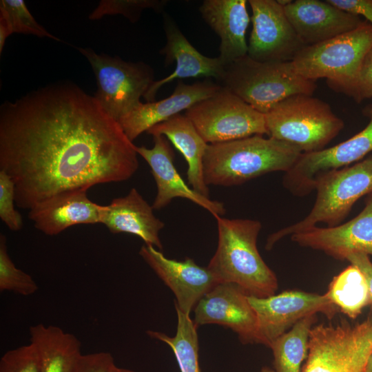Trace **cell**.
I'll return each instance as SVG.
<instances>
[{
	"instance_id": "1",
	"label": "cell",
	"mask_w": 372,
	"mask_h": 372,
	"mask_svg": "<svg viewBox=\"0 0 372 372\" xmlns=\"http://www.w3.org/2000/svg\"><path fill=\"white\" fill-rule=\"evenodd\" d=\"M138 168L135 145L94 96L69 82L0 107V170L25 209L62 192L125 181Z\"/></svg>"
},
{
	"instance_id": "2",
	"label": "cell",
	"mask_w": 372,
	"mask_h": 372,
	"mask_svg": "<svg viewBox=\"0 0 372 372\" xmlns=\"http://www.w3.org/2000/svg\"><path fill=\"white\" fill-rule=\"evenodd\" d=\"M218 245L207 267L220 283H232L248 296L275 294L278 280L257 247L262 225L256 220L215 217Z\"/></svg>"
},
{
	"instance_id": "3",
	"label": "cell",
	"mask_w": 372,
	"mask_h": 372,
	"mask_svg": "<svg viewBox=\"0 0 372 372\" xmlns=\"http://www.w3.org/2000/svg\"><path fill=\"white\" fill-rule=\"evenodd\" d=\"M302 152L282 141L254 135L208 144L203 160L207 186L230 187L273 172H287Z\"/></svg>"
},
{
	"instance_id": "4",
	"label": "cell",
	"mask_w": 372,
	"mask_h": 372,
	"mask_svg": "<svg viewBox=\"0 0 372 372\" xmlns=\"http://www.w3.org/2000/svg\"><path fill=\"white\" fill-rule=\"evenodd\" d=\"M218 83L263 114L292 95H313L316 88L315 81L300 76L291 61L260 62L248 55L225 65Z\"/></svg>"
},
{
	"instance_id": "5",
	"label": "cell",
	"mask_w": 372,
	"mask_h": 372,
	"mask_svg": "<svg viewBox=\"0 0 372 372\" xmlns=\"http://www.w3.org/2000/svg\"><path fill=\"white\" fill-rule=\"evenodd\" d=\"M372 48V24L366 20L349 32L304 47L291 61L306 79L325 78L336 92L351 96L362 61Z\"/></svg>"
},
{
	"instance_id": "6",
	"label": "cell",
	"mask_w": 372,
	"mask_h": 372,
	"mask_svg": "<svg viewBox=\"0 0 372 372\" xmlns=\"http://www.w3.org/2000/svg\"><path fill=\"white\" fill-rule=\"evenodd\" d=\"M269 137L298 149L302 153L325 148L344 128L342 118L325 101L313 95H292L265 114Z\"/></svg>"
},
{
	"instance_id": "7",
	"label": "cell",
	"mask_w": 372,
	"mask_h": 372,
	"mask_svg": "<svg viewBox=\"0 0 372 372\" xmlns=\"http://www.w3.org/2000/svg\"><path fill=\"white\" fill-rule=\"evenodd\" d=\"M315 190L316 201L309 214L299 222L271 234L267 240V249H271L282 238L318 223H324L327 227L341 224L358 200L372 194V156L322 176Z\"/></svg>"
},
{
	"instance_id": "8",
	"label": "cell",
	"mask_w": 372,
	"mask_h": 372,
	"mask_svg": "<svg viewBox=\"0 0 372 372\" xmlns=\"http://www.w3.org/2000/svg\"><path fill=\"white\" fill-rule=\"evenodd\" d=\"M372 351V325L367 321L312 327L301 372H366Z\"/></svg>"
},
{
	"instance_id": "9",
	"label": "cell",
	"mask_w": 372,
	"mask_h": 372,
	"mask_svg": "<svg viewBox=\"0 0 372 372\" xmlns=\"http://www.w3.org/2000/svg\"><path fill=\"white\" fill-rule=\"evenodd\" d=\"M94 72L97 91L94 97L118 121L141 103L155 81L152 68L143 62H127L120 57L96 54L91 48H79Z\"/></svg>"
},
{
	"instance_id": "10",
	"label": "cell",
	"mask_w": 372,
	"mask_h": 372,
	"mask_svg": "<svg viewBox=\"0 0 372 372\" xmlns=\"http://www.w3.org/2000/svg\"><path fill=\"white\" fill-rule=\"evenodd\" d=\"M185 115L207 144L268 134L265 114L223 87L193 105Z\"/></svg>"
},
{
	"instance_id": "11",
	"label": "cell",
	"mask_w": 372,
	"mask_h": 372,
	"mask_svg": "<svg viewBox=\"0 0 372 372\" xmlns=\"http://www.w3.org/2000/svg\"><path fill=\"white\" fill-rule=\"evenodd\" d=\"M364 113L369 117V122L358 134L333 147L302 153L285 173L284 187L295 196H304L315 190L320 177L355 164L371 152L372 105Z\"/></svg>"
},
{
	"instance_id": "12",
	"label": "cell",
	"mask_w": 372,
	"mask_h": 372,
	"mask_svg": "<svg viewBox=\"0 0 372 372\" xmlns=\"http://www.w3.org/2000/svg\"><path fill=\"white\" fill-rule=\"evenodd\" d=\"M258 322L259 344L272 342L301 319L320 312L332 319L339 311L327 295L285 291L265 298L248 296Z\"/></svg>"
},
{
	"instance_id": "13",
	"label": "cell",
	"mask_w": 372,
	"mask_h": 372,
	"mask_svg": "<svg viewBox=\"0 0 372 372\" xmlns=\"http://www.w3.org/2000/svg\"><path fill=\"white\" fill-rule=\"evenodd\" d=\"M252 30L247 55L260 61H291L305 45L277 0H249Z\"/></svg>"
},
{
	"instance_id": "14",
	"label": "cell",
	"mask_w": 372,
	"mask_h": 372,
	"mask_svg": "<svg viewBox=\"0 0 372 372\" xmlns=\"http://www.w3.org/2000/svg\"><path fill=\"white\" fill-rule=\"evenodd\" d=\"M194 311L197 327L221 325L236 333L244 344H259L256 315L248 295L234 284H218L201 298Z\"/></svg>"
},
{
	"instance_id": "15",
	"label": "cell",
	"mask_w": 372,
	"mask_h": 372,
	"mask_svg": "<svg viewBox=\"0 0 372 372\" xmlns=\"http://www.w3.org/2000/svg\"><path fill=\"white\" fill-rule=\"evenodd\" d=\"M139 254L176 297L175 307L189 315L201 298L220 283L207 268L192 258L183 261L167 258L156 248L143 245Z\"/></svg>"
},
{
	"instance_id": "16",
	"label": "cell",
	"mask_w": 372,
	"mask_h": 372,
	"mask_svg": "<svg viewBox=\"0 0 372 372\" xmlns=\"http://www.w3.org/2000/svg\"><path fill=\"white\" fill-rule=\"evenodd\" d=\"M291 239L341 260L353 253L372 255V194L364 208L349 221L333 227L315 226L292 234Z\"/></svg>"
},
{
	"instance_id": "17",
	"label": "cell",
	"mask_w": 372,
	"mask_h": 372,
	"mask_svg": "<svg viewBox=\"0 0 372 372\" xmlns=\"http://www.w3.org/2000/svg\"><path fill=\"white\" fill-rule=\"evenodd\" d=\"M154 147L135 145L138 155L147 163L156 182L157 192L152 205L154 209H161L174 198H186L209 211L214 217L225 214L224 204L212 200L189 187L177 172L174 163V152L164 136H154Z\"/></svg>"
},
{
	"instance_id": "18",
	"label": "cell",
	"mask_w": 372,
	"mask_h": 372,
	"mask_svg": "<svg viewBox=\"0 0 372 372\" xmlns=\"http://www.w3.org/2000/svg\"><path fill=\"white\" fill-rule=\"evenodd\" d=\"M284 10L305 46L352 31L364 21L360 16L343 10L328 0L291 1Z\"/></svg>"
},
{
	"instance_id": "19",
	"label": "cell",
	"mask_w": 372,
	"mask_h": 372,
	"mask_svg": "<svg viewBox=\"0 0 372 372\" xmlns=\"http://www.w3.org/2000/svg\"><path fill=\"white\" fill-rule=\"evenodd\" d=\"M220 88L218 83L210 80L193 84L178 81L169 96L158 101L141 103L117 122L126 136L133 142L153 126L167 121L183 110L186 111L195 103L212 96Z\"/></svg>"
},
{
	"instance_id": "20",
	"label": "cell",
	"mask_w": 372,
	"mask_h": 372,
	"mask_svg": "<svg viewBox=\"0 0 372 372\" xmlns=\"http://www.w3.org/2000/svg\"><path fill=\"white\" fill-rule=\"evenodd\" d=\"M164 30L167 41L160 52L165 55V63L170 65L174 61L176 68L169 76L153 82L143 96L147 102L154 101L158 90L176 79L205 76L213 77L218 82L220 80L225 70L222 61L199 52L168 14L164 15Z\"/></svg>"
},
{
	"instance_id": "21",
	"label": "cell",
	"mask_w": 372,
	"mask_h": 372,
	"mask_svg": "<svg viewBox=\"0 0 372 372\" xmlns=\"http://www.w3.org/2000/svg\"><path fill=\"white\" fill-rule=\"evenodd\" d=\"M87 192L77 189L56 194L30 209L28 218L48 236L76 225L101 223L103 205L90 200Z\"/></svg>"
},
{
	"instance_id": "22",
	"label": "cell",
	"mask_w": 372,
	"mask_h": 372,
	"mask_svg": "<svg viewBox=\"0 0 372 372\" xmlns=\"http://www.w3.org/2000/svg\"><path fill=\"white\" fill-rule=\"evenodd\" d=\"M247 3L246 0H205L199 7L203 19L220 39L218 58L225 65L247 55Z\"/></svg>"
},
{
	"instance_id": "23",
	"label": "cell",
	"mask_w": 372,
	"mask_h": 372,
	"mask_svg": "<svg viewBox=\"0 0 372 372\" xmlns=\"http://www.w3.org/2000/svg\"><path fill=\"white\" fill-rule=\"evenodd\" d=\"M153 207L133 187L123 197L103 205L101 224L113 234L128 233L141 238L159 251L163 245L159 233L165 224L155 216Z\"/></svg>"
},
{
	"instance_id": "24",
	"label": "cell",
	"mask_w": 372,
	"mask_h": 372,
	"mask_svg": "<svg viewBox=\"0 0 372 372\" xmlns=\"http://www.w3.org/2000/svg\"><path fill=\"white\" fill-rule=\"evenodd\" d=\"M146 132L152 136H164L173 144L187 163V176L189 186L200 194L209 198V189L203 174V160L208 144L190 120L185 115L178 114L153 126Z\"/></svg>"
},
{
	"instance_id": "25",
	"label": "cell",
	"mask_w": 372,
	"mask_h": 372,
	"mask_svg": "<svg viewBox=\"0 0 372 372\" xmlns=\"http://www.w3.org/2000/svg\"><path fill=\"white\" fill-rule=\"evenodd\" d=\"M29 335L39 353L41 372H74L83 355L75 335L43 323L32 325Z\"/></svg>"
},
{
	"instance_id": "26",
	"label": "cell",
	"mask_w": 372,
	"mask_h": 372,
	"mask_svg": "<svg viewBox=\"0 0 372 372\" xmlns=\"http://www.w3.org/2000/svg\"><path fill=\"white\" fill-rule=\"evenodd\" d=\"M316 321V314L308 316L272 342L269 348L273 351L275 372L302 371L308 355L310 332Z\"/></svg>"
},
{
	"instance_id": "27",
	"label": "cell",
	"mask_w": 372,
	"mask_h": 372,
	"mask_svg": "<svg viewBox=\"0 0 372 372\" xmlns=\"http://www.w3.org/2000/svg\"><path fill=\"white\" fill-rule=\"evenodd\" d=\"M326 294L339 311L352 319L371 304L366 281L360 269L353 265L333 278Z\"/></svg>"
},
{
	"instance_id": "28",
	"label": "cell",
	"mask_w": 372,
	"mask_h": 372,
	"mask_svg": "<svg viewBox=\"0 0 372 372\" xmlns=\"http://www.w3.org/2000/svg\"><path fill=\"white\" fill-rule=\"evenodd\" d=\"M177 315L176 333L169 337L164 333L147 331V334L166 343L173 351L180 372H200L197 326L189 315L175 307Z\"/></svg>"
},
{
	"instance_id": "29",
	"label": "cell",
	"mask_w": 372,
	"mask_h": 372,
	"mask_svg": "<svg viewBox=\"0 0 372 372\" xmlns=\"http://www.w3.org/2000/svg\"><path fill=\"white\" fill-rule=\"evenodd\" d=\"M39 286L28 273L17 268L8 251L6 238L0 235V291L28 296L35 293Z\"/></svg>"
},
{
	"instance_id": "30",
	"label": "cell",
	"mask_w": 372,
	"mask_h": 372,
	"mask_svg": "<svg viewBox=\"0 0 372 372\" xmlns=\"http://www.w3.org/2000/svg\"><path fill=\"white\" fill-rule=\"evenodd\" d=\"M0 17L6 21L12 33L33 34L61 41L35 20L23 0L0 1Z\"/></svg>"
},
{
	"instance_id": "31",
	"label": "cell",
	"mask_w": 372,
	"mask_h": 372,
	"mask_svg": "<svg viewBox=\"0 0 372 372\" xmlns=\"http://www.w3.org/2000/svg\"><path fill=\"white\" fill-rule=\"evenodd\" d=\"M167 3V1L165 0H102L89 18L96 20L105 15L121 14L134 23L144 10L152 9L159 12Z\"/></svg>"
},
{
	"instance_id": "32",
	"label": "cell",
	"mask_w": 372,
	"mask_h": 372,
	"mask_svg": "<svg viewBox=\"0 0 372 372\" xmlns=\"http://www.w3.org/2000/svg\"><path fill=\"white\" fill-rule=\"evenodd\" d=\"M0 372H41L35 345L30 342L28 344L7 351L0 360Z\"/></svg>"
},
{
	"instance_id": "33",
	"label": "cell",
	"mask_w": 372,
	"mask_h": 372,
	"mask_svg": "<svg viewBox=\"0 0 372 372\" xmlns=\"http://www.w3.org/2000/svg\"><path fill=\"white\" fill-rule=\"evenodd\" d=\"M15 186L11 178L0 170V218L12 231H19L23 226L21 215L14 208Z\"/></svg>"
},
{
	"instance_id": "34",
	"label": "cell",
	"mask_w": 372,
	"mask_h": 372,
	"mask_svg": "<svg viewBox=\"0 0 372 372\" xmlns=\"http://www.w3.org/2000/svg\"><path fill=\"white\" fill-rule=\"evenodd\" d=\"M351 97L358 103L372 97V48L362 61Z\"/></svg>"
},
{
	"instance_id": "35",
	"label": "cell",
	"mask_w": 372,
	"mask_h": 372,
	"mask_svg": "<svg viewBox=\"0 0 372 372\" xmlns=\"http://www.w3.org/2000/svg\"><path fill=\"white\" fill-rule=\"evenodd\" d=\"M114 363L113 356L107 351L83 354L74 372H107Z\"/></svg>"
},
{
	"instance_id": "36",
	"label": "cell",
	"mask_w": 372,
	"mask_h": 372,
	"mask_svg": "<svg viewBox=\"0 0 372 372\" xmlns=\"http://www.w3.org/2000/svg\"><path fill=\"white\" fill-rule=\"evenodd\" d=\"M338 8L353 13L363 16L367 21L372 24V0H328Z\"/></svg>"
},
{
	"instance_id": "37",
	"label": "cell",
	"mask_w": 372,
	"mask_h": 372,
	"mask_svg": "<svg viewBox=\"0 0 372 372\" xmlns=\"http://www.w3.org/2000/svg\"><path fill=\"white\" fill-rule=\"evenodd\" d=\"M346 260L362 273L368 285L372 304V262L369 255L364 253H353L349 255Z\"/></svg>"
},
{
	"instance_id": "38",
	"label": "cell",
	"mask_w": 372,
	"mask_h": 372,
	"mask_svg": "<svg viewBox=\"0 0 372 372\" xmlns=\"http://www.w3.org/2000/svg\"><path fill=\"white\" fill-rule=\"evenodd\" d=\"M12 34V32L6 21L0 17V54L3 49L6 39Z\"/></svg>"
},
{
	"instance_id": "39",
	"label": "cell",
	"mask_w": 372,
	"mask_h": 372,
	"mask_svg": "<svg viewBox=\"0 0 372 372\" xmlns=\"http://www.w3.org/2000/svg\"><path fill=\"white\" fill-rule=\"evenodd\" d=\"M107 372H136L134 370L125 369V368H121L116 365L115 363H114L108 369Z\"/></svg>"
},
{
	"instance_id": "40",
	"label": "cell",
	"mask_w": 372,
	"mask_h": 372,
	"mask_svg": "<svg viewBox=\"0 0 372 372\" xmlns=\"http://www.w3.org/2000/svg\"><path fill=\"white\" fill-rule=\"evenodd\" d=\"M366 372H372V351L367 360Z\"/></svg>"
},
{
	"instance_id": "41",
	"label": "cell",
	"mask_w": 372,
	"mask_h": 372,
	"mask_svg": "<svg viewBox=\"0 0 372 372\" xmlns=\"http://www.w3.org/2000/svg\"><path fill=\"white\" fill-rule=\"evenodd\" d=\"M259 372H275L274 369H272L268 366L262 367Z\"/></svg>"
},
{
	"instance_id": "42",
	"label": "cell",
	"mask_w": 372,
	"mask_h": 372,
	"mask_svg": "<svg viewBox=\"0 0 372 372\" xmlns=\"http://www.w3.org/2000/svg\"><path fill=\"white\" fill-rule=\"evenodd\" d=\"M366 320H368V322L372 325V311L370 313Z\"/></svg>"
}]
</instances>
